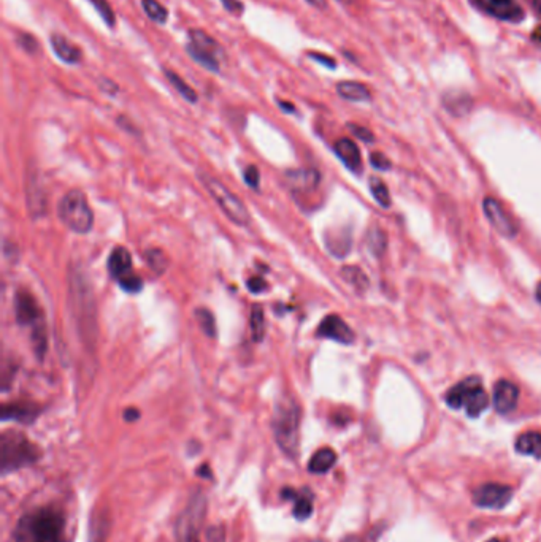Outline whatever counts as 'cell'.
I'll list each match as a JSON object with an SVG mask.
<instances>
[{
  "mask_svg": "<svg viewBox=\"0 0 541 542\" xmlns=\"http://www.w3.org/2000/svg\"><path fill=\"white\" fill-rule=\"evenodd\" d=\"M64 528V514L58 508H37L21 517L11 542H63Z\"/></svg>",
  "mask_w": 541,
  "mask_h": 542,
  "instance_id": "6da1fadb",
  "label": "cell"
},
{
  "mask_svg": "<svg viewBox=\"0 0 541 542\" xmlns=\"http://www.w3.org/2000/svg\"><path fill=\"white\" fill-rule=\"evenodd\" d=\"M91 282L79 270L70 271V303L82 340L94 348L97 341V311Z\"/></svg>",
  "mask_w": 541,
  "mask_h": 542,
  "instance_id": "7a4b0ae2",
  "label": "cell"
},
{
  "mask_svg": "<svg viewBox=\"0 0 541 542\" xmlns=\"http://www.w3.org/2000/svg\"><path fill=\"white\" fill-rule=\"evenodd\" d=\"M302 411L294 397H281L275 406L272 428L278 447L289 458L299 457Z\"/></svg>",
  "mask_w": 541,
  "mask_h": 542,
  "instance_id": "3957f363",
  "label": "cell"
},
{
  "mask_svg": "<svg viewBox=\"0 0 541 542\" xmlns=\"http://www.w3.org/2000/svg\"><path fill=\"white\" fill-rule=\"evenodd\" d=\"M40 458V451L22 433L5 431L0 439V468L7 474L35 463Z\"/></svg>",
  "mask_w": 541,
  "mask_h": 542,
  "instance_id": "277c9868",
  "label": "cell"
},
{
  "mask_svg": "<svg viewBox=\"0 0 541 542\" xmlns=\"http://www.w3.org/2000/svg\"><path fill=\"white\" fill-rule=\"evenodd\" d=\"M197 178H199L202 186L207 189V192L210 194L211 199L218 203L221 211H223L233 224H237L240 227L249 225L251 214L248 211V208H246L245 203L240 200L232 190L227 189L223 183L216 180L213 175L208 173V171L199 170L197 171Z\"/></svg>",
  "mask_w": 541,
  "mask_h": 542,
  "instance_id": "5b68a950",
  "label": "cell"
},
{
  "mask_svg": "<svg viewBox=\"0 0 541 542\" xmlns=\"http://www.w3.org/2000/svg\"><path fill=\"white\" fill-rule=\"evenodd\" d=\"M16 320L20 325H27L32 330V343L37 357L45 355L46 352V324L39 303L27 291H20L15 298Z\"/></svg>",
  "mask_w": 541,
  "mask_h": 542,
  "instance_id": "8992f818",
  "label": "cell"
},
{
  "mask_svg": "<svg viewBox=\"0 0 541 542\" xmlns=\"http://www.w3.org/2000/svg\"><path fill=\"white\" fill-rule=\"evenodd\" d=\"M60 223L69 227L72 232L84 235L92 230L94 225V213L86 199L84 192L79 189H72L60 199L58 205Z\"/></svg>",
  "mask_w": 541,
  "mask_h": 542,
  "instance_id": "52a82bcc",
  "label": "cell"
},
{
  "mask_svg": "<svg viewBox=\"0 0 541 542\" xmlns=\"http://www.w3.org/2000/svg\"><path fill=\"white\" fill-rule=\"evenodd\" d=\"M446 403L452 409H465L470 417H478L489 406V397L483 389L481 379L471 376L446 393Z\"/></svg>",
  "mask_w": 541,
  "mask_h": 542,
  "instance_id": "ba28073f",
  "label": "cell"
},
{
  "mask_svg": "<svg viewBox=\"0 0 541 542\" xmlns=\"http://www.w3.org/2000/svg\"><path fill=\"white\" fill-rule=\"evenodd\" d=\"M207 515V498L200 490L190 495L186 508L178 515L175 534L178 542H200V531Z\"/></svg>",
  "mask_w": 541,
  "mask_h": 542,
  "instance_id": "9c48e42d",
  "label": "cell"
},
{
  "mask_svg": "<svg viewBox=\"0 0 541 542\" xmlns=\"http://www.w3.org/2000/svg\"><path fill=\"white\" fill-rule=\"evenodd\" d=\"M513 489L505 484L489 482L478 487L473 494V503L483 509H502L511 501Z\"/></svg>",
  "mask_w": 541,
  "mask_h": 542,
  "instance_id": "30bf717a",
  "label": "cell"
},
{
  "mask_svg": "<svg viewBox=\"0 0 541 542\" xmlns=\"http://www.w3.org/2000/svg\"><path fill=\"white\" fill-rule=\"evenodd\" d=\"M479 8L502 21L521 22L524 20V10L516 0H476Z\"/></svg>",
  "mask_w": 541,
  "mask_h": 542,
  "instance_id": "8fae6325",
  "label": "cell"
},
{
  "mask_svg": "<svg viewBox=\"0 0 541 542\" xmlns=\"http://www.w3.org/2000/svg\"><path fill=\"white\" fill-rule=\"evenodd\" d=\"M316 335L319 338H327V340H334L341 344H351L354 341L353 330L337 314H330V316L322 319V322L319 324L316 330Z\"/></svg>",
  "mask_w": 541,
  "mask_h": 542,
  "instance_id": "7c38bea8",
  "label": "cell"
},
{
  "mask_svg": "<svg viewBox=\"0 0 541 542\" xmlns=\"http://www.w3.org/2000/svg\"><path fill=\"white\" fill-rule=\"evenodd\" d=\"M483 208L485 216H488L489 223L494 225V229L499 230V233H502V235L505 237L516 235V232L518 230H516L511 219L508 218V214L505 213V209H503V206L499 201L492 199V197H488V199H484L483 201Z\"/></svg>",
  "mask_w": 541,
  "mask_h": 542,
  "instance_id": "4fadbf2b",
  "label": "cell"
},
{
  "mask_svg": "<svg viewBox=\"0 0 541 542\" xmlns=\"http://www.w3.org/2000/svg\"><path fill=\"white\" fill-rule=\"evenodd\" d=\"M519 389L511 381L502 379L494 387V406L500 414H509L518 404Z\"/></svg>",
  "mask_w": 541,
  "mask_h": 542,
  "instance_id": "5bb4252c",
  "label": "cell"
},
{
  "mask_svg": "<svg viewBox=\"0 0 541 542\" xmlns=\"http://www.w3.org/2000/svg\"><path fill=\"white\" fill-rule=\"evenodd\" d=\"M286 184L294 194H308L318 187L319 173L311 168L291 170L286 173Z\"/></svg>",
  "mask_w": 541,
  "mask_h": 542,
  "instance_id": "9a60e30c",
  "label": "cell"
},
{
  "mask_svg": "<svg viewBox=\"0 0 541 542\" xmlns=\"http://www.w3.org/2000/svg\"><path fill=\"white\" fill-rule=\"evenodd\" d=\"M49 43H51L54 54H56V56L63 60V62L70 64V65L82 62V59H83L82 49L73 45V43H70L64 35H59V34L51 35Z\"/></svg>",
  "mask_w": 541,
  "mask_h": 542,
  "instance_id": "2e32d148",
  "label": "cell"
},
{
  "mask_svg": "<svg viewBox=\"0 0 541 542\" xmlns=\"http://www.w3.org/2000/svg\"><path fill=\"white\" fill-rule=\"evenodd\" d=\"M282 496L289 498V500H294V517L297 520H306L310 519V515L313 514V495L310 490H302V491H295L291 489H285L282 490Z\"/></svg>",
  "mask_w": 541,
  "mask_h": 542,
  "instance_id": "e0dca14e",
  "label": "cell"
},
{
  "mask_svg": "<svg viewBox=\"0 0 541 542\" xmlns=\"http://www.w3.org/2000/svg\"><path fill=\"white\" fill-rule=\"evenodd\" d=\"M335 152L337 156L340 157L341 162L346 165L349 170L353 171H359L362 167V159H360V151L358 145L354 143L353 140L349 138H341L335 143Z\"/></svg>",
  "mask_w": 541,
  "mask_h": 542,
  "instance_id": "ac0fdd59",
  "label": "cell"
},
{
  "mask_svg": "<svg viewBox=\"0 0 541 542\" xmlns=\"http://www.w3.org/2000/svg\"><path fill=\"white\" fill-rule=\"evenodd\" d=\"M39 408L30 403H10L2 408L4 421H18L22 423H30L39 416Z\"/></svg>",
  "mask_w": 541,
  "mask_h": 542,
  "instance_id": "d6986e66",
  "label": "cell"
},
{
  "mask_svg": "<svg viewBox=\"0 0 541 542\" xmlns=\"http://www.w3.org/2000/svg\"><path fill=\"white\" fill-rule=\"evenodd\" d=\"M108 271L115 279H121L122 276L132 271V256L126 248H115L108 257Z\"/></svg>",
  "mask_w": 541,
  "mask_h": 542,
  "instance_id": "ffe728a7",
  "label": "cell"
},
{
  "mask_svg": "<svg viewBox=\"0 0 541 542\" xmlns=\"http://www.w3.org/2000/svg\"><path fill=\"white\" fill-rule=\"evenodd\" d=\"M337 463V454L334 449L322 447L310 458L308 461V471L313 474H324L330 471L334 465Z\"/></svg>",
  "mask_w": 541,
  "mask_h": 542,
  "instance_id": "44dd1931",
  "label": "cell"
},
{
  "mask_svg": "<svg viewBox=\"0 0 541 542\" xmlns=\"http://www.w3.org/2000/svg\"><path fill=\"white\" fill-rule=\"evenodd\" d=\"M516 451L524 455H532L541 458V433L538 431H527L516 439Z\"/></svg>",
  "mask_w": 541,
  "mask_h": 542,
  "instance_id": "7402d4cb",
  "label": "cell"
},
{
  "mask_svg": "<svg viewBox=\"0 0 541 542\" xmlns=\"http://www.w3.org/2000/svg\"><path fill=\"white\" fill-rule=\"evenodd\" d=\"M338 95L351 102H365L370 98V91L367 86L356 81H341L337 84Z\"/></svg>",
  "mask_w": 541,
  "mask_h": 542,
  "instance_id": "603a6c76",
  "label": "cell"
},
{
  "mask_svg": "<svg viewBox=\"0 0 541 542\" xmlns=\"http://www.w3.org/2000/svg\"><path fill=\"white\" fill-rule=\"evenodd\" d=\"M189 43H193V45H195L200 49H205V51L211 53L218 58L223 56V49H221L219 43L214 39H211L210 35L204 32V30H199V29L189 30Z\"/></svg>",
  "mask_w": 541,
  "mask_h": 542,
  "instance_id": "cb8c5ba5",
  "label": "cell"
},
{
  "mask_svg": "<svg viewBox=\"0 0 541 542\" xmlns=\"http://www.w3.org/2000/svg\"><path fill=\"white\" fill-rule=\"evenodd\" d=\"M188 54L190 58H193L197 64L204 67V69L210 70L213 73H218L219 72V58L214 56V54L205 51V49H200L197 48L195 45H193V43H188Z\"/></svg>",
  "mask_w": 541,
  "mask_h": 542,
  "instance_id": "d4e9b609",
  "label": "cell"
},
{
  "mask_svg": "<svg viewBox=\"0 0 541 542\" xmlns=\"http://www.w3.org/2000/svg\"><path fill=\"white\" fill-rule=\"evenodd\" d=\"M445 107L448 112L456 116L467 114L471 108V98L464 92H448L445 95Z\"/></svg>",
  "mask_w": 541,
  "mask_h": 542,
  "instance_id": "484cf974",
  "label": "cell"
},
{
  "mask_svg": "<svg viewBox=\"0 0 541 542\" xmlns=\"http://www.w3.org/2000/svg\"><path fill=\"white\" fill-rule=\"evenodd\" d=\"M164 75L165 78L169 79V83L174 86V88L176 89L178 94H180L184 100H188L190 103H195L197 98H199V95H197V92L190 88V86L184 81V79L178 75V73H175L174 70H169V69H164Z\"/></svg>",
  "mask_w": 541,
  "mask_h": 542,
  "instance_id": "4316f807",
  "label": "cell"
},
{
  "mask_svg": "<svg viewBox=\"0 0 541 542\" xmlns=\"http://www.w3.org/2000/svg\"><path fill=\"white\" fill-rule=\"evenodd\" d=\"M27 205L30 211L39 216L45 209V192L41 190L39 181L29 180L27 183Z\"/></svg>",
  "mask_w": 541,
  "mask_h": 542,
  "instance_id": "83f0119b",
  "label": "cell"
},
{
  "mask_svg": "<svg viewBox=\"0 0 541 542\" xmlns=\"http://www.w3.org/2000/svg\"><path fill=\"white\" fill-rule=\"evenodd\" d=\"M325 243H327V248L335 256H346V252L351 248V238H349L348 233H327L325 237Z\"/></svg>",
  "mask_w": 541,
  "mask_h": 542,
  "instance_id": "f1b7e54d",
  "label": "cell"
},
{
  "mask_svg": "<svg viewBox=\"0 0 541 542\" xmlns=\"http://www.w3.org/2000/svg\"><path fill=\"white\" fill-rule=\"evenodd\" d=\"M249 327L253 340L256 343H261L263 336H266V317H263V310L259 305H254L253 310H251Z\"/></svg>",
  "mask_w": 541,
  "mask_h": 542,
  "instance_id": "f546056e",
  "label": "cell"
},
{
  "mask_svg": "<svg viewBox=\"0 0 541 542\" xmlns=\"http://www.w3.org/2000/svg\"><path fill=\"white\" fill-rule=\"evenodd\" d=\"M141 8H143L145 15L156 24L167 22L169 11L162 4H159L157 0H141Z\"/></svg>",
  "mask_w": 541,
  "mask_h": 542,
  "instance_id": "4dcf8cb0",
  "label": "cell"
},
{
  "mask_svg": "<svg viewBox=\"0 0 541 542\" xmlns=\"http://www.w3.org/2000/svg\"><path fill=\"white\" fill-rule=\"evenodd\" d=\"M195 319L197 322H199L200 330L204 331L208 338L216 336V322H214V316L210 310H207V308H197Z\"/></svg>",
  "mask_w": 541,
  "mask_h": 542,
  "instance_id": "1f68e13d",
  "label": "cell"
},
{
  "mask_svg": "<svg viewBox=\"0 0 541 542\" xmlns=\"http://www.w3.org/2000/svg\"><path fill=\"white\" fill-rule=\"evenodd\" d=\"M341 278L349 282V284L354 286L358 291H364V289L368 287V279L364 275V271L358 267H344L341 270Z\"/></svg>",
  "mask_w": 541,
  "mask_h": 542,
  "instance_id": "d6a6232c",
  "label": "cell"
},
{
  "mask_svg": "<svg viewBox=\"0 0 541 542\" xmlns=\"http://www.w3.org/2000/svg\"><path fill=\"white\" fill-rule=\"evenodd\" d=\"M146 263L156 275H164L165 270H167V257H165L164 252L161 249H150L146 251L145 254Z\"/></svg>",
  "mask_w": 541,
  "mask_h": 542,
  "instance_id": "836d02e7",
  "label": "cell"
},
{
  "mask_svg": "<svg viewBox=\"0 0 541 542\" xmlns=\"http://www.w3.org/2000/svg\"><path fill=\"white\" fill-rule=\"evenodd\" d=\"M370 190H372V194L374 197V200H377L381 206H383V208H389L391 206L389 190H387V187L384 186L383 181L377 180V178H372V180H370Z\"/></svg>",
  "mask_w": 541,
  "mask_h": 542,
  "instance_id": "e575fe53",
  "label": "cell"
},
{
  "mask_svg": "<svg viewBox=\"0 0 541 542\" xmlns=\"http://www.w3.org/2000/svg\"><path fill=\"white\" fill-rule=\"evenodd\" d=\"M367 243H368V248H370V251L373 252V254H383L384 249H386V235L383 230H379L378 227H374V229H372L370 232H368V237H367Z\"/></svg>",
  "mask_w": 541,
  "mask_h": 542,
  "instance_id": "d590c367",
  "label": "cell"
},
{
  "mask_svg": "<svg viewBox=\"0 0 541 542\" xmlns=\"http://www.w3.org/2000/svg\"><path fill=\"white\" fill-rule=\"evenodd\" d=\"M119 286L122 291H126L129 293H138L141 289H143V281H141L140 276H137L133 273V271H131V273L122 276L121 279H118Z\"/></svg>",
  "mask_w": 541,
  "mask_h": 542,
  "instance_id": "8d00e7d4",
  "label": "cell"
},
{
  "mask_svg": "<svg viewBox=\"0 0 541 542\" xmlns=\"http://www.w3.org/2000/svg\"><path fill=\"white\" fill-rule=\"evenodd\" d=\"M89 2L94 5L96 10L98 11V15L102 16V20L107 22L108 27H113L115 22H116V16L113 13L112 7H110V4L107 2V0H89Z\"/></svg>",
  "mask_w": 541,
  "mask_h": 542,
  "instance_id": "74e56055",
  "label": "cell"
},
{
  "mask_svg": "<svg viewBox=\"0 0 541 542\" xmlns=\"http://www.w3.org/2000/svg\"><path fill=\"white\" fill-rule=\"evenodd\" d=\"M243 178H245V183L248 184L249 187H253V189L259 187L261 173H259V170H257V167H254V165H249V167L243 171Z\"/></svg>",
  "mask_w": 541,
  "mask_h": 542,
  "instance_id": "f35d334b",
  "label": "cell"
},
{
  "mask_svg": "<svg viewBox=\"0 0 541 542\" xmlns=\"http://www.w3.org/2000/svg\"><path fill=\"white\" fill-rule=\"evenodd\" d=\"M18 43H20V46L26 53L35 54L37 51H39V43H37V40L30 34H21L20 39H18Z\"/></svg>",
  "mask_w": 541,
  "mask_h": 542,
  "instance_id": "ab89813d",
  "label": "cell"
},
{
  "mask_svg": "<svg viewBox=\"0 0 541 542\" xmlns=\"http://www.w3.org/2000/svg\"><path fill=\"white\" fill-rule=\"evenodd\" d=\"M348 127H349V131H351L356 135V137L360 138L362 141H365V143H372V141L374 140L373 133L368 131V128H365V127L358 126V124H349Z\"/></svg>",
  "mask_w": 541,
  "mask_h": 542,
  "instance_id": "60d3db41",
  "label": "cell"
},
{
  "mask_svg": "<svg viewBox=\"0 0 541 542\" xmlns=\"http://www.w3.org/2000/svg\"><path fill=\"white\" fill-rule=\"evenodd\" d=\"M370 162H372L373 167L378 168V170H387L391 167V160L381 152H373L370 156Z\"/></svg>",
  "mask_w": 541,
  "mask_h": 542,
  "instance_id": "b9f144b4",
  "label": "cell"
},
{
  "mask_svg": "<svg viewBox=\"0 0 541 542\" xmlns=\"http://www.w3.org/2000/svg\"><path fill=\"white\" fill-rule=\"evenodd\" d=\"M248 289H249V292H253V293H261V292L266 291L267 284H266V281L259 278V276H254V278L248 279Z\"/></svg>",
  "mask_w": 541,
  "mask_h": 542,
  "instance_id": "7bdbcfd3",
  "label": "cell"
},
{
  "mask_svg": "<svg viewBox=\"0 0 541 542\" xmlns=\"http://www.w3.org/2000/svg\"><path fill=\"white\" fill-rule=\"evenodd\" d=\"M308 58H311L313 60H316V62H319V64L329 67V69H335L337 67L334 59L329 58V56H324V54H321V53H308Z\"/></svg>",
  "mask_w": 541,
  "mask_h": 542,
  "instance_id": "ee69618b",
  "label": "cell"
},
{
  "mask_svg": "<svg viewBox=\"0 0 541 542\" xmlns=\"http://www.w3.org/2000/svg\"><path fill=\"white\" fill-rule=\"evenodd\" d=\"M221 4L224 5V8L230 13H242L243 4H240L238 0H221Z\"/></svg>",
  "mask_w": 541,
  "mask_h": 542,
  "instance_id": "f6af8a7d",
  "label": "cell"
},
{
  "mask_svg": "<svg viewBox=\"0 0 541 542\" xmlns=\"http://www.w3.org/2000/svg\"><path fill=\"white\" fill-rule=\"evenodd\" d=\"M100 89L110 92V94H115V92H118V86H116L113 81H110V79H107V78H102L100 79Z\"/></svg>",
  "mask_w": 541,
  "mask_h": 542,
  "instance_id": "bcb514c9",
  "label": "cell"
},
{
  "mask_svg": "<svg viewBox=\"0 0 541 542\" xmlns=\"http://www.w3.org/2000/svg\"><path fill=\"white\" fill-rule=\"evenodd\" d=\"M140 417V412L133 408H129L124 411V418L127 422H135Z\"/></svg>",
  "mask_w": 541,
  "mask_h": 542,
  "instance_id": "7dc6e473",
  "label": "cell"
},
{
  "mask_svg": "<svg viewBox=\"0 0 541 542\" xmlns=\"http://www.w3.org/2000/svg\"><path fill=\"white\" fill-rule=\"evenodd\" d=\"M310 5H313V7H316L319 10H324L325 7H327V2L325 0H306Z\"/></svg>",
  "mask_w": 541,
  "mask_h": 542,
  "instance_id": "c3c4849f",
  "label": "cell"
},
{
  "mask_svg": "<svg viewBox=\"0 0 541 542\" xmlns=\"http://www.w3.org/2000/svg\"><path fill=\"white\" fill-rule=\"evenodd\" d=\"M278 105H280V107L282 108V110H286V112H294V105H291V103H285V102H278Z\"/></svg>",
  "mask_w": 541,
  "mask_h": 542,
  "instance_id": "681fc988",
  "label": "cell"
},
{
  "mask_svg": "<svg viewBox=\"0 0 541 542\" xmlns=\"http://www.w3.org/2000/svg\"><path fill=\"white\" fill-rule=\"evenodd\" d=\"M343 542H364V541L359 539V538H356V536H348V538L344 539Z\"/></svg>",
  "mask_w": 541,
  "mask_h": 542,
  "instance_id": "f907efd6",
  "label": "cell"
},
{
  "mask_svg": "<svg viewBox=\"0 0 541 542\" xmlns=\"http://www.w3.org/2000/svg\"><path fill=\"white\" fill-rule=\"evenodd\" d=\"M533 8L541 15V0H533Z\"/></svg>",
  "mask_w": 541,
  "mask_h": 542,
  "instance_id": "816d5d0a",
  "label": "cell"
},
{
  "mask_svg": "<svg viewBox=\"0 0 541 542\" xmlns=\"http://www.w3.org/2000/svg\"><path fill=\"white\" fill-rule=\"evenodd\" d=\"M537 300L541 303V282L537 286Z\"/></svg>",
  "mask_w": 541,
  "mask_h": 542,
  "instance_id": "f5cc1de1",
  "label": "cell"
},
{
  "mask_svg": "<svg viewBox=\"0 0 541 542\" xmlns=\"http://www.w3.org/2000/svg\"><path fill=\"white\" fill-rule=\"evenodd\" d=\"M338 2H343V4H349V2H351V0H338Z\"/></svg>",
  "mask_w": 541,
  "mask_h": 542,
  "instance_id": "db71d44e",
  "label": "cell"
}]
</instances>
